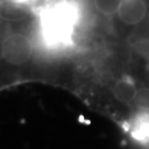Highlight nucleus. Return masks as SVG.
<instances>
[{
    "instance_id": "1",
    "label": "nucleus",
    "mask_w": 149,
    "mask_h": 149,
    "mask_svg": "<svg viewBox=\"0 0 149 149\" xmlns=\"http://www.w3.org/2000/svg\"><path fill=\"white\" fill-rule=\"evenodd\" d=\"M77 9L70 2H60L44 12L42 30L50 44H68L77 22Z\"/></svg>"
},
{
    "instance_id": "2",
    "label": "nucleus",
    "mask_w": 149,
    "mask_h": 149,
    "mask_svg": "<svg viewBox=\"0 0 149 149\" xmlns=\"http://www.w3.org/2000/svg\"><path fill=\"white\" fill-rule=\"evenodd\" d=\"M1 52L7 62L15 65H22L31 58L32 44L27 37L19 33H12L3 40Z\"/></svg>"
},
{
    "instance_id": "3",
    "label": "nucleus",
    "mask_w": 149,
    "mask_h": 149,
    "mask_svg": "<svg viewBox=\"0 0 149 149\" xmlns=\"http://www.w3.org/2000/svg\"><path fill=\"white\" fill-rule=\"evenodd\" d=\"M116 15L126 26H137L147 17L148 7L145 0H122Z\"/></svg>"
},
{
    "instance_id": "4",
    "label": "nucleus",
    "mask_w": 149,
    "mask_h": 149,
    "mask_svg": "<svg viewBox=\"0 0 149 149\" xmlns=\"http://www.w3.org/2000/svg\"><path fill=\"white\" fill-rule=\"evenodd\" d=\"M125 129L134 141L149 148V111H137L125 124Z\"/></svg>"
},
{
    "instance_id": "5",
    "label": "nucleus",
    "mask_w": 149,
    "mask_h": 149,
    "mask_svg": "<svg viewBox=\"0 0 149 149\" xmlns=\"http://www.w3.org/2000/svg\"><path fill=\"white\" fill-rule=\"evenodd\" d=\"M138 87L132 79L123 76L115 81L112 92L115 100L127 106H133L134 100L137 93Z\"/></svg>"
},
{
    "instance_id": "6",
    "label": "nucleus",
    "mask_w": 149,
    "mask_h": 149,
    "mask_svg": "<svg viewBox=\"0 0 149 149\" xmlns=\"http://www.w3.org/2000/svg\"><path fill=\"white\" fill-rule=\"evenodd\" d=\"M122 0H94L96 10L104 16L116 15Z\"/></svg>"
},
{
    "instance_id": "7",
    "label": "nucleus",
    "mask_w": 149,
    "mask_h": 149,
    "mask_svg": "<svg viewBox=\"0 0 149 149\" xmlns=\"http://www.w3.org/2000/svg\"><path fill=\"white\" fill-rule=\"evenodd\" d=\"M133 106L138 111H149V88L148 87H138Z\"/></svg>"
},
{
    "instance_id": "8",
    "label": "nucleus",
    "mask_w": 149,
    "mask_h": 149,
    "mask_svg": "<svg viewBox=\"0 0 149 149\" xmlns=\"http://www.w3.org/2000/svg\"><path fill=\"white\" fill-rule=\"evenodd\" d=\"M20 1H27V0H20Z\"/></svg>"
}]
</instances>
